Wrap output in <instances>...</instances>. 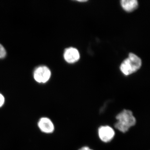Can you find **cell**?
Returning <instances> with one entry per match:
<instances>
[{"label": "cell", "instance_id": "9c48e42d", "mask_svg": "<svg viewBox=\"0 0 150 150\" xmlns=\"http://www.w3.org/2000/svg\"><path fill=\"white\" fill-rule=\"evenodd\" d=\"M5 101V99L4 97L1 93H0V108L3 106L4 104Z\"/></svg>", "mask_w": 150, "mask_h": 150}, {"label": "cell", "instance_id": "277c9868", "mask_svg": "<svg viewBox=\"0 0 150 150\" xmlns=\"http://www.w3.org/2000/svg\"><path fill=\"white\" fill-rule=\"evenodd\" d=\"M51 71L48 67L40 66L37 67L33 72L34 79L38 83H44L47 82L51 76Z\"/></svg>", "mask_w": 150, "mask_h": 150}, {"label": "cell", "instance_id": "52a82bcc", "mask_svg": "<svg viewBox=\"0 0 150 150\" xmlns=\"http://www.w3.org/2000/svg\"><path fill=\"white\" fill-rule=\"evenodd\" d=\"M121 4L123 9L129 12L135 10L138 6L137 0H122Z\"/></svg>", "mask_w": 150, "mask_h": 150}, {"label": "cell", "instance_id": "8992f818", "mask_svg": "<svg viewBox=\"0 0 150 150\" xmlns=\"http://www.w3.org/2000/svg\"><path fill=\"white\" fill-rule=\"evenodd\" d=\"M64 59L67 63L74 64L80 59L79 53L76 48L70 47L65 50L64 54Z\"/></svg>", "mask_w": 150, "mask_h": 150}, {"label": "cell", "instance_id": "6da1fadb", "mask_svg": "<svg viewBox=\"0 0 150 150\" xmlns=\"http://www.w3.org/2000/svg\"><path fill=\"white\" fill-rule=\"evenodd\" d=\"M115 118L116 121L114 124V128L123 134L127 133L137 123V118L134 113L129 109H123L118 112Z\"/></svg>", "mask_w": 150, "mask_h": 150}, {"label": "cell", "instance_id": "8fae6325", "mask_svg": "<svg viewBox=\"0 0 150 150\" xmlns=\"http://www.w3.org/2000/svg\"><path fill=\"white\" fill-rule=\"evenodd\" d=\"M77 1L79 2H86L87 1Z\"/></svg>", "mask_w": 150, "mask_h": 150}, {"label": "cell", "instance_id": "7a4b0ae2", "mask_svg": "<svg viewBox=\"0 0 150 150\" xmlns=\"http://www.w3.org/2000/svg\"><path fill=\"white\" fill-rule=\"evenodd\" d=\"M142 61L136 54L130 53L129 57L121 63L120 70L123 74L129 76L139 69L142 67Z\"/></svg>", "mask_w": 150, "mask_h": 150}, {"label": "cell", "instance_id": "ba28073f", "mask_svg": "<svg viewBox=\"0 0 150 150\" xmlns=\"http://www.w3.org/2000/svg\"><path fill=\"white\" fill-rule=\"evenodd\" d=\"M6 55V51L4 46L0 44V59H4Z\"/></svg>", "mask_w": 150, "mask_h": 150}, {"label": "cell", "instance_id": "5b68a950", "mask_svg": "<svg viewBox=\"0 0 150 150\" xmlns=\"http://www.w3.org/2000/svg\"><path fill=\"white\" fill-rule=\"evenodd\" d=\"M38 125L40 131L46 134L53 133L55 130L54 123L50 118L47 117L40 118Z\"/></svg>", "mask_w": 150, "mask_h": 150}, {"label": "cell", "instance_id": "30bf717a", "mask_svg": "<svg viewBox=\"0 0 150 150\" xmlns=\"http://www.w3.org/2000/svg\"><path fill=\"white\" fill-rule=\"evenodd\" d=\"M78 150H94L93 149H91V148L88 146H85L81 147Z\"/></svg>", "mask_w": 150, "mask_h": 150}, {"label": "cell", "instance_id": "3957f363", "mask_svg": "<svg viewBox=\"0 0 150 150\" xmlns=\"http://www.w3.org/2000/svg\"><path fill=\"white\" fill-rule=\"evenodd\" d=\"M97 133L99 139L106 144L112 141L115 136V129L112 126L108 125L99 126L98 129Z\"/></svg>", "mask_w": 150, "mask_h": 150}]
</instances>
